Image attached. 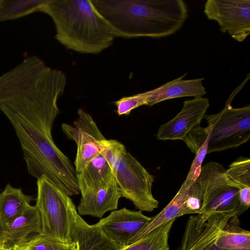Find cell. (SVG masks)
<instances>
[{
  "mask_svg": "<svg viewBox=\"0 0 250 250\" xmlns=\"http://www.w3.org/2000/svg\"><path fill=\"white\" fill-rule=\"evenodd\" d=\"M36 206L41 220L40 234L66 244L70 236V208L73 202L69 195L45 177L37 179Z\"/></svg>",
  "mask_w": 250,
  "mask_h": 250,
  "instance_id": "cell-7",
  "label": "cell"
},
{
  "mask_svg": "<svg viewBox=\"0 0 250 250\" xmlns=\"http://www.w3.org/2000/svg\"><path fill=\"white\" fill-rule=\"evenodd\" d=\"M3 230V228L1 225V222H0V233H1V232L2 231V230Z\"/></svg>",
  "mask_w": 250,
  "mask_h": 250,
  "instance_id": "cell-29",
  "label": "cell"
},
{
  "mask_svg": "<svg viewBox=\"0 0 250 250\" xmlns=\"http://www.w3.org/2000/svg\"><path fill=\"white\" fill-rule=\"evenodd\" d=\"M115 38H161L178 31L188 18L183 0H91Z\"/></svg>",
  "mask_w": 250,
  "mask_h": 250,
  "instance_id": "cell-2",
  "label": "cell"
},
{
  "mask_svg": "<svg viewBox=\"0 0 250 250\" xmlns=\"http://www.w3.org/2000/svg\"><path fill=\"white\" fill-rule=\"evenodd\" d=\"M33 200L21 188H15L7 184L0 193V220L4 229L30 206Z\"/></svg>",
  "mask_w": 250,
  "mask_h": 250,
  "instance_id": "cell-19",
  "label": "cell"
},
{
  "mask_svg": "<svg viewBox=\"0 0 250 250\" xmlns=\"http://www.w3.org/2000/svg\"><path fill=\"white\" fill-rule=\"evenodd\" d=\"M23 250H79L76 243H62L52 237L38 233L19 244Z\"/></svg>",
  "mask_w": 250,
  "mask_h": 250,
  "instance_id": "cell-23",
  "label": "cell"
},
{
  "mask_svg": "<svg viewBox=\"0 0 250 250\" xmlns=\"http://www.w3.org/2000/svg\"><path fill=\"white\" fill-rule=\"evenodd\" d=\"M239 200L242 206L249 208L250 207V188L239 190Z\"/></svg>",
  "mask_w": 250,
  "mask_h": 250,
  "instance_id": "cell-26",
  "label": "cell"
},
{
  "mask_svg": "<svg viewBox=\"0 0 250 250\" xmlns=\"http://www.w3.org/2000/svg\"><path fill=\"white\" fill-rule=\"evenodd\" d=\"M59 99L37 105L1 106L0 110L13 126L29 174L45 177L69 196L80 193L77 171L69 159L55 144L52 129L60 113Z\"/></svg>",
  "mask_w": 250,
  "mask_h": 250,
  "instance_id": "cell-1",
  "label": "cell"
},
{
  "mask_svg": "<svg viewBox=\"0 0 250 250\" xmlns=\"http://www.w3.org/2000/svg\"><path fill=\"white\" fill-rule=\"evenodd\" d=\"M240 216L222 212L190 216L180 250H250V232L241 227Z\"/></svg>",
  "mask_w": 250,
  "mask_h": 250,
  "instance_id": "cell-4",
  "label": "cell"
},
{
  "mask_svg": "<svg viewBox=\"0 0 250 250\" xmlns=\"http://www.w3.org/2000/svg\"><path fill=\"white\" fill-rule=\"evenodd\" d=\"M122 197L115 178L106 187L81 195L78 212L82 215L102 217L106 212L118 208Z\"/></svg>",
  "mask_w": 250,
  "mask_h": 250,
  "instance_id": "cell-15",
  "label": "cell"
},
{
  "mask_svg": "<svg viewBox=\"0 0 250 250\" xmlns=\"http://www.w3.org/2000/svg\"><path fill=\"white\" fill-rule=\"evenodd\" d=\"M77 176L81 195L105 187L114 178L109 164L101 154L77 172Z\"/></svg>",
  "mask_w": 250,
  "mask_h": 250,
  "instance_id": "cell-18",
  "label": "cell"
},
{
  "mask_svg": "<svg viewBox=\"0 0 250 250\" xmlns=\"http://www.w3.org/2000/svg\"><path fill=\"white\" fill-rule=\"evenodd\" d=\"M39 12L51 18L56 39L69 50L98 54L114 42L115 37L91 0H46Z\"/></svg>",
  "mask_w": 250,
  "mask_h": 250,
  "instance_id": "cell-3",
  "label": "cell"
},
{
  "mask_svg": "<svg viewBox=\"0 0 250 250\" xmlns=\"http://www.w3.org/2000/svg\"><path fill=\"white\" fill-rule=\"evenodd\" d=\"M226 170L222 165L215 162H209L202 166L196 180L203 194L199 214L222 212H235L241 215L248 209L240 203V189L228 183Z\"/></svg>",
  "mask_w": 250,
  "mask_h": 250,
  "instance_id": "cell-8",
  "label": "cell"
},
{
  "mask_svg": "<svg viewBox=\"0 0 250 250\" xmlns=\"http://www.w3.org/2000/svg\"><path fill=\"white\" fill-rule=\"evenodd\" d=\"M175 220H171L158 227L121 250H170L168 238Z\"/></svg>",
  "mask_w": 250,
  "mask_h": 250,
  "instance_id": "cell-20",
  "label": "cell"
},
{
  "mask_svg": "<svg viewBox=\"0 0 250 250\" xmlns=\"http://www.w3.org/2000/svg\"><path fill=\"white\" fill-rule=\"evenodd\" d=\"M1 1H2V0H0V3H1Z\"/></svg>",
  "mask_w": 250,
  "mask_h": 250,
  "instance_id": "cell-30",
  "label": "cell"
},
{
  "mask_svg": "<svg viewBox=\"0 0 250 250\" xmlns=\"http://www.w3.org/2000/svg\"><path fill=\"white\" fill-rule=\"evenodd\" d=\"M210 105L203 97L185 101L181 111L171 120L160 126L156 138L161 141L182 140L200 125Z\"/></svg>",
  "mask_w": 250,
  "mask_h": 250,
  "instance_id": "cell-13",
  "label": "cell"
},
{
  "mask_svg": "<svg viewBox=\"0 0 250 250\" xmlns=\"http://www.w3.org/2000/svg\"><path fill=\"white\" fill-rule=\"evenodd\" d=\"M10 250H23L20 244H15L11 247Z\"/></svg>",
  "mask_w": 250,
  "mask_h": 250,
  "instance_id": "cell-28",
  "label": "cell"
},
{
  "mask_svg": "<svg viewBox=\"0 0 250 250\" xmlns=\"http://www.w3.org/2000/svg\"><path fill=\"white\" fill-rule=\"evenodd\" d=\"M228 183L240 190L250 188V159L240 156L232 162L226 170Z\"/></svg>",
  "mask_w": 250,
  "mask_h": 250,
  "instance_id": "cell-22",
  "label": "cell"
},
{
  "mask_svg": "<svg viewBox=\"0 0 250 250\" xmlns=\"http://www.w3.org/2000/svg\"><path fill=\"white\" fill-rule=\"evenodd\" d=\"M41 220L36 206L30 205L20 215L16 218L0 234V241L9 247L19 244L33 233H40Z\"/></svg>",
  "mask_w": 250,
  "mask_h": 250,
  "instance_id": "cell-17",
  "label": "cell"
},
{
  "mask_svg": "<svg viewBox=\"0 0 250 250\" xmlns=\"http://www.w3.org/2000/svg\"><path fill=\"white\" fill-rule=\"evenodd\" d=\"M122 197L141 211L151 212L159 206L153 195L154 176L123 146L110 165Z\"/></svg>",
  "mask_w": 250,
  "mask_h": 250,
  "instance_id": "cell-5",
  "label": "cell"
},
{
  "mask_svg": "<svg viewBox=\"0 0 250 250\" xmlns=\"http://www.w3.org/2000/svg\"><path fill=\"white\" fill-rule=\"evenodd\" d=\"M70 236L79 250H121L97 223L89 225L78 213L73 202L70 208Z\"/></svg>",
  "mask_w": 250,
  "mask_h": 250,
  "instance_id": "cell-14",
  "label": "cell"
},
{
  "mask_svg": "<svg viewBox=\"0 0 250 250\" xmlns=\"http://www.w3.org/2000/svg\"><path fill=\"white\" fill-rule=\"evenodd\" d=\"M11 247L8 246L3 241H0V250H10Z\"/></svg>",
  "mask_w": 250,
  "mask_h": 250,
  "instance_id": "cell-27",
  "label": "cell"
},
{
  "mask_svg": "<svg viewBox=\"0 0 250 250\" xmlns=\"http://www.w3.org/2000/svg\"><path fill=\"white\" fill-rule=\"evenodd\" d=\"M146 92L123 97L114 102L118 115H128L131 112L141 106L146 105Z\"/></svg>",
  "mask_w": 250,
  "mask_h": 250,
  "instance_id": "cell-24",
  "label": "cell"
},
{
  "mask_svg": "<svg viewBox=\"0 0 250 250\" xmlns=\"http://www.w3.org/2000/svg\"><path fill=\"white\" fill-rule=\"evenodd\" d=\"M204 119L208 126L199 129L203 138L208 139L207 154L237 147L250 139L249 104L233 108L227 102L219 112L206 114Z\"/></svg>",
  "mask_w": 250,
  "mask_h": 250,
  "instance_id": "cell-6",
  "label": "cell"
},
{
  "mask_svg": "<svg viewBox=\"0 0 250 250\" xmlns=\"http://www.w3.org/2000/svg\"><path fill=\"white\" fill-rule=\"evenodd\" d=\"M77 114L78 117L73 125L66 123L62 125L66 136L74 141L77 146L74 162L77 173L101 154V141L105 138L89 114L81 108L78 110Z\"/></svg>",
  "mask_w": 250,
  "mask_h": 250,
  "instance_id": "cell-10",
  "label": "cell"
},
{
  "mask_svg": "<svg viewBox=\"0 0 250 250\" xmlns=\"http://www.w3.org/2000/svg\"><path fill=\"white\" fill-rule=\"evenodd\" d=\"M186 74L160 86L146 92V105L151 106L160 102L184 97H203L206 93L204 79L185 80Z\"/></svg>",
  "mask_w": 250,
  "mask_h": 250,
  "instance_id": "cell-16",
  "label": "cell"
},
{
  "mask_svg": "<svg viewBox=\"0 0 250 250\" xmlns=\"http://www.w3.org/2000/svg\"><path fill=\"white\" fill-rule=\"evenodd\" d=\"M152 217L142 211L123 208L116 209L97 223L105 235L122 249L133 244Z\"/></svg>",
  "mask_w": 250,
  "mask_h": 250,
  "instance_id": "cell-12",
  "label": "cell"
},
{
  "mask_svg": "<svg viewBox=\"0 0 250 250\" xmlns=\"http://www.w3.org/2000/svg\"><path fill=\"white\" fill-rule=\"evenodd\" d=\"M208 149V139L198 149L195 157L191 164L186 179L195 181L200 174L202 163L207 154Z\"/></svg>",
  "mask_w": 250,
  "mask_h": 250,
  "instance_id": "cell-25",
  "label": "cell"
},
{
  "mask_svg": "<svg viewBox=\"0 0 250 250\" xmlns=\"http://www.w3.org/2000/svg\"><path fill=\"white\" fill-rule=\"evenodd\" d=\"M46 0H2L0 3V22L13 20L39 12Z\"/></svg>",
  "mask_w": 250,
  "mask_h": 250,
  "instance_id": "cell-21",
  "label": "cell"
},
{
  "mask_svg": "<svg viewBox=\"0 0 250 250\" xmlns=\"http://www.w3.org/2000/svg\"><path fill=\"white\" fill-rule=\"evenodd\" d=\"M204 12L208 19L218 23L222 32L238 42L250 34V0H208Z\"/></svg>",
  "mask_w": 250,
  "mask_h": 250,
  "instance_id": "cell-9",
  "label": "cell"
},
{
  "mask_svg": "<svg viewBox=\"0 0 250 250\" xmlns=\"http://www.w3.org/2000/svg\"><path fill=\"white\" fill-rule=\"evenodd\" d=\"M203 201L202 192L195 181L185 179L178 191L169 203L137 236L134 242L158 228L179 217L188 214H199Z\"/></svg>",
  "mask_w": 250,
  "mask_h": 250,
  "instance_id": "cell-11",
  "label": "cell"
}]
</instances>
